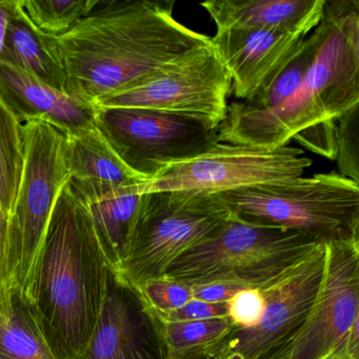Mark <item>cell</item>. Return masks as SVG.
I'll return each instance as SVG.
<instances>
[{
    "mask_svg": "<svg viewBox=\"0 0 359 359\" xmlns=\"http://www.w3.org/2000/svg\"><path fill=\"white\" fill-rule=\"evenodd\" d=\"M175 1L98 0L55 41L69 95L95 104L142 85L211 37L180 24Z\"/></svg>",
    "mask_w": 359,
    "mask_h": 359,
    "instance_id": "cell-1",
    "label": "cell"
},
{
    "mask_svg": "<svg viewBox=\"0 0 359 359\" xmlns=\"http://www.w3.org/2000/svg\"><path fill=\"white\" fill-rule=\"evenodd\" d=\"M109 268L89 211L68 182L50 218L27 294L55 359H74L89 341Z\"/></svg>",
    "mask_w": 359,
    "mask_h": 359,
    "instance_id": "cell-2",
    "label": "cell"
},
{
    "mask_svg": "<svg viewBox=\"0 0 359 359\" xmlns=\"http://www.w3.org/2000/svg\"><path fill=\"white\" fill-rule=\"evenodd\" d=\"M318 53L302 85L277 108L229 104L218 142L256 148L287 146L302 130L336 121L359 104V1L325 0Z\"/></svg>",
    "mask_w": 359,
    "mask_h": 359,
    "instance_id": "cell-3",
    "label": "cell"
},
{
    "mask_svg": "<svg viewBox=\"0 0 359 359\" xmlns=\"http://www.w3.org/2000/svg\"><path fill=\"white\" fill-rule=\"evenodd\" d=\"M214 195L248 224L297 231L323 243L359 241V184L336 172Z\"/></svg>",
    "mask_w": 359,
    "mask_h": 359,
    "instance_id": "cell-4",
    "label": "cell"
},
{
    "mask_svg": "<svg viewBox=\"0 0 359 359\" xmlns=\"http://www.w3.org/2000/svg\"><path fill=\"white\" fill-rule=\"evenodd\" d=\"M321 243L297 231L248 224L232 216L219 234L178 257L163 277L190 285L231 283L260 289Z\"/></svg>",
    "mask_w": 359,
    "mask_h": 359,
    "instance_id": "cell-5",
    "label": "cell"
},
{
    "mask_svg": "<svg viewBox=\"0 0 359 359\" xmlns=\"http://www.w3.org/2000/svg\"><path fill=\"white\" fill-rule=\"evenodd\" d=\"M231 217L214 194L144 193L119 274L137 287L161 278L178 257L219 234Z\"/></svg>",
    "mask_w": 359,
    "mask_h": 359,
    "instance_id": "cell-6",
    "label": "cell"
},
{
    "mask_svg": "<svg viewBox=\"0 0 359 359\" xmlns=\"http://www.w3.org/2000/svg\"><path fill=\"white\" fill-rule=\"evenodd\" d=\"M24 167L8 226L12 289L27 298L58 196L70 180L66 136L43 121L22 126Z\"/></svg>",
    "mask_w": 359,
    "mask_h": 359,
    "instance_id": "cell-7",
    "label": "cell"
},
{
    "mask_svg": "<svg viewBox=\"0 0 359 359\" xmlns=\"http://www.w3.org/2000/svg\"><path fill=\"white\" fill-rule=\"evenodd\" d=\"M266 359H359V241L325 243L312 309L294 337Z\"/></svg>",
    "mask_w": 359,
    "mask_h": 359,
    "instance_id": "cell-8",
    "label": "cell"
},
{
    "mask_svg": "<svg viewBox=\"0 0 359 359\" xmlns=\"http://www.w3.org/2000/svg\"><path fill=\"white\" fill-rule=\"evenodd\" d=\"M312 163L302 149L289 144L264 149L216 142L196 156L165 165L154 177L138 184V192L219 194L299 177Z\"/></svg>",
    "mask_w": 359,
    "mask_h": 359,
    "instance_id": "cell-9",
    "label": "cell"
},
{
    "mask_svg": "<svg viewBox=\"0 0 359 359\" xmlns=\"http://www.w3.org/2000/svg\"><path fill=\"white\" fill-rule=\"evenodd\" d=\"M232 79L213 43L197 48L142 85L107 96L98 108H138L190 117L218 129L226 119Z\"/></svg>",
    "mask_w": 359,
    "mask_h": 359,
    "instance_id": "cell-10",
    "label": "cell"
},
{
    "mask_svg": "<svg viewBox=\"0 0 359 359\" xmlns=\"http://www.w3.org/2000/svg\"><path fill=\"white\" fill-rule=\"evenodd\" d=\"M96 128L121 161L146 182L165 165L218 142V129L203 121L149 109L98 108Z\"/></svg>",
    "mask_w": 359,
    "mask_h": 359,
    "instance_id": "cell-11",
    "label": "cell"
},
{
    "mask_svg": "<svg viewBox=\"0 0 359 359\" xmlns=\"http://www.w3.org/2000/svg\"><path fill=\"white\" fill-rule=\"evenodd\" d=\"M325 264V243L260 287L266 300L259 323L250 329L233 327L212 346L218 359H266L297 333L320 289Z\"/></svg>",
    "mask_w": 359,
    "mask_h": 359,
    "instance_id": "cell-12",
    "label": "cell"
},
{
    "mask_svg": "<svg viewBox=\"0 0 359 359\" xmlns=\"http://www.w3.org/2000/svg\"><path fill=\"white\" fill-rule=\"evenodd\" d=\"M74 359H172L163 321L142 291L111 268L95 327Z\"/></svg>",
    "mask_w": 359,
    "mask_h": 359,
    "instance_id": "cell-13",
    "label": "cell"
},
{
    "mask_svg": "<svg viewBox=\"0 0 359 359\" xmlns=\"http://www.w3.org/2000/svg\"><path fill=\"white\" fill-rule=\"evenodd\" d=\"M308 34L287 30H217L212 43L232 79L231 92L251 102L297 54Z\"/></svg>",
    "mask_w": 359,
    "mask_h": 359,
    "instance_id": "cell-14",
    "label": "cell"
},
{
    "mask_svg": "<svg viewBox=\"0 0 359 359\" xmlns=\"http://www.w3.org/2000/svg\"><path fill=\"white\" fill-rule=\"evenodd\" d=\"M0 98L22 125L43 121L65 135L96 127L98 107L0 62Z\"/></svg>",
    "mask_w": 359,
    "mask_h": 359,
    "instance_id": "cell-15",
    "label": "cell"
},
{
    "mask_svg": "<svg viewBox=\"0 0 359 359\" xmlns=\"http://www.w3.org/2000/svg\"><path fill=\"white\" fill-rule=\"evenodd\" d=\"M325 0H222L201 4L217 30H287L310 34L320 22Z\"/></svg>",
    "mask_w": 359,
    "mask_h": 359,
    "instance_id": "cell-16",
    "label": "cell"
},
{
    "mask_svg": "<svg viewBox=\"0 0 359 359\" xmlns=\"http://www.w3.org/2000/svg\"><path fill=\"white\" fill-rule=\"evenodd\" d=\"M91 216L96 235L109 266L118 272L127 257L142 194L137 186L110 187L73 184Z\"/></svg>",
    "mask_w": 359,
    "mask_h": 359,
    "instance_id": "cell-17",
    "label": "cell"
},
{
    "mask_svg": "<svg viewBox=\"0 0 359 359\" xmlns=\"http://www.w3.org/2000/svg\"><path fill=\"white\" fill-rule=\"evenodd\" d=\"M0 62L20 69L54 89L66 92V73L55 41L39 33L28 22L18 8V0L15 13L6 29Z\"/></svg>",
    "mask_w": 359,
    "mask_h": 359,
    "instance_id": "cell-18",
    "label": "cell"
},
{
    "mask_svg": "<svg viewBox=\"0 0 359 359\" xmlns=\"http://www.w3.org/2000/svg\"><path fill=\"white\" fill-rule=\"evenodd\" d=\"M65 136L71 184L130 187L146 182L115 154L97 128Z\"/></svg>",
    "mask_w": 359,
    "mask_h": 359,
    "instance_id": "cell-19",
    "label": "cell"
},
{
    "mask_svg": "<svg viewBox=\"0 0 359 359\" xmlns=\"http://www.w3.org/2000/svg\"><path fill=\"white\" fill-rule=\"evenodd\" d=\"M0 359H55L30 304L16 289L9 311L0 316Z\"/></svg>",
    "mask_w": 359,
    "mask_h": 359,
    "instance_id": "cell-20",
    "label": "cell"
},
{
    "mask_svg": "<svg viewBox=\"0 0 359 359\" xmlns=\"http://www.w3.org/2000/svg\"><path fill=\"white\" fill-rule=\"evenodd\" d=\"M22 126L0 98V205L8 217L24 167Z\"/></svg>",
    "mask_w": 359,
    "mask_h": 359,
    "instance_id": "cell-21",
    "label": "cell"
},
{
    "mask_svg": "<svg viewBox=\"0 0 359 359\" xmlns=\"http://www.w3.org/2000/svg\"><path fill=\"white\" fill-rule=\"evenodd\" d=\"M323 22L310 33V36L304 39L302 48L291 62L281 71L280 74L274 79L270 87L256 96L251 102H245V106L254 110L266 111L277 108L285 102L290 96L295 93L306 73L310 70L323 39Z\"/></svg>",
    "mask_w": 359,
    "mask_h": 359,
    "instance_id": "cell-22",
    "label": "cell"
},
{
    "mask_svg": "<svg viewBox=\"0 0 359 359\" xmlns=\"http://www.w3.org/2000/svg\"><path fill=\"white\" fill-rule=\"evenodd\" d=\"M98 0H18L28 22L45 36L58 39L93 10Z\"/></svg>",
    "mask_w": 359,
    "mask_h": 359,
    "instance_id": "cell-23",
    "label": "cell"
},
{
    "mask_svg": "<svg viewBox=\"0 0 359 359\" xmlns=\"http://www.w3.org/2000/svg\"><path fill=\"white\" fill-rule=\"evenodd\" d=\"M233 327L229 316L205 320L163 323L165 341L171 357L212 348L226 337Z\"/></svg>",
    "mask_w": 359,
    "mask_h": 359,
    "instance_id": "cell-24",
    "label": "cell"
},
{
    "mask_svg": "<svg viewBox=\"0 0 359 359\" xmlns=\"http://www.w3.org/2000/svg\"><path fill=\"white\" fill-rule=\"evenodd\" d=\"M336 144L340 175L359 184V104L336 123Z\"/></svg>",
    "mask_w": 359,
    "mask_h": 359,
    "instance_id": "cell-25",
    "label": "cell"
},
{
    "mask_svg": "<svg viewBox=\"0 0 359 359\" xmlns=\"http://www.w3.org/2000/svg\"><path fill=\"white\" fill-rule=\"evenodd\" d=\"M138 289L156 314L177 310L193 299L192 285L165 277L151 279Z\"/></svg>",
    "mask_w": 359,
    "mask_h": 359,
    "instance_id": "cell-26",
    "label": "cell"
},
{
    "mask_svg": "<svg viewBox=\"0 0 359 359\" xmlns=\"http://www.w3.org/2000/svg\"><path fill=\"white\" fill-rule=\"evenodd\" d=\"M228 316L237 329H250L259 323L266 300L257 287H243L228 300Z\"/></svg>",
    "mask_w": 359,
    "mask_h": 359,
    "instance_id": "cell-27",
    "label": "cell"
},
{
    "mask_svg": "<svg viewBox=\"0 0 359 359\" xmlns=\"http://www.w3.org/2000/svg\"><path fill=\"white\" fill-rule=\"evenodd\" d=\"M337 123V121H336ZM336 123L325 121L298 132L293 140L315 154L335 161L337 155L336 144Z\"/></svg>",
    "mask_w": 359,
    "mask_h": 359,
    "instance_id": "cell-28",
    "label": "cell"
},
{
    "mask_svg": "<svg viewBox=\"0 0 359 359\" xmlns=\"http://www.w3.org/2000/svg\"><path fill=\"white\" fill-rule=\"evenodd\" d=\"M156 315L163 323L205 320V319L228 316V304L192 299L177 310Z\"/></svg>",
    "mask_w": 359,
    "mask_h": 359,
    "instance_id": "cell-29",
    "label": "cell"
},
{
    "mask_svg": "<svg viewBox=\"0 0 359 359\" xmlns=\"http://www.w3.org/2000/svg\"><path fill=\"white\" fill-rule=\"evenodd\" d=\"M9 217L0 205V316L6 315L11 304L12 283L8 262Z\"/></svg>",
    "mask_w": 359,
    "mask_h": 359,
    "instance_id": "cell-30",
    "label": "cell"
},
{
    "mask_svg": "<svg viewBox=\"0 0 359 359\" xmlns=\"http://www.w3.org/2000/svg\"><path fill=\"white\" fill-rule=\"evenodd\" d=\"M192 287L193 299L205 302H228L235 293L245 287L231 283H208L192 285Z\"/></svg>",
    "mask_w": 359,
    "mask_h": 359,
    "instance_id": "cell-31",
    "label": "cell"
},
{
    "mask_svg": "<svg viewBox=\"0 0 359 359\" xmlns=\"http://www.w3.org/2000/svg\"><path fill=\"white\" fill-rule=\"evenodd\" d=\"M16 8H18V0H6V1L0 0V52L3 49L8 22L15 13Z\"/></svg>",
    "mask_w": 359,
    "mask_h": 359,
    "instance_id": "cell-32",
    "label": "cell"
},
{
    "mask_svg": "<svg viewBox=\"0 0 359 359\" xmlns=\"http://www.w3.org/2000/svg\"><path fill=\"white\" fill-rule=\"evenodd\" d=\"M172 359H218V356L213 348H208L205 350L193 351L182 356L172 357Z\"/></svg>",
    "mask_w": 359,
    "mask_h": 359,
    "instance_id": "cell-33",
    "label": "cell"
}]
</instances>
